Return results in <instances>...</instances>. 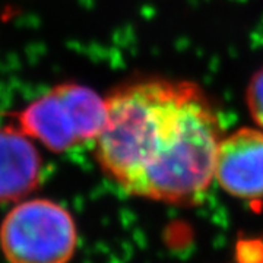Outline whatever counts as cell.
I'll return each mask as SVG.
<instances>
[{"mask_svg":"<svg viewBox=\"0 0 263 263\" xmlns=\"http://www.w3.org/2000/svg\"><path fill=\"white\" fill-rule=\"evenodd\" d=\"M69 97L66 84L51 88L13 114L16 126L53 152H65L82 143L75 107Z\"/></svg>","mask_w":263,"mask_h":263,"instance_id":"cell-4","label":"cell"},{"mask_svg":"<svg viewBox=\"0 0 263 263\" xmlns=\"http://www.w3.org/2000/svg\"><path fill=\"white\" fill-rule=\"evenodd\" d=\"M43 174L41 155L18 126L0 127V202H16L38 186Z\"/></svg>","mask_w":263,"mask_h":263,"instance_id":"cell-5","label":"cell"},{"mask_svg":"<svg viewBox=\"0 0 263 263\" xmlns=\"http://www.w3.org/2000/svg\"><path fill=\"white\" fill-rule=\"evenodd\" d=\"M214 180L238 199L263 197V130L241 127L224 135L216 152Z\"/></svg>","mask_w":263,"mask_h":263,"instance_id":"cell-3","label":"cell"},{"mask_svg":"<svg viewBox=\"0 0 263 263\" xmlns=\"http://www.w3.org/2000/svg\"><path fill=\"white\" fill-rule=\"evenodd\" d=\"M76 243L72 215L48 199L21 202L0 226V247L9 263H69Z\"/></svg>","mask_w":263,"mask_h":263,"instance_id":"cell-2","label":"cell"},{"mask_svg":"<svg viewBox=\"0 0 263 263\" xmlns=\"http://www.w3.org/2000/svg\"><path fill=\"white\" fill-rule=\"evenodd\" d=\"M246 105L257 127L263 130V67H260L246 89Z\"/></svg>","mask_w":263,"mask_h":263,"instance_id":"cell-6","label":"cell"},{"mask_svg":"<svg viewBox=\"0 0 263 263\" xmlns=\"http://www.w3.org/2000/svg\"><path fill=\"white\" fill-rule=\"evenodd\" d=\"M97 138L101 168L127 193L168 205H197L215 176L224 138L218 110L190 81L141 79L105 97Z\"/></svg>","mask_w":263,"mask_h":263,"instance_id":"cell-1","label":"cell"}]
</instances>
